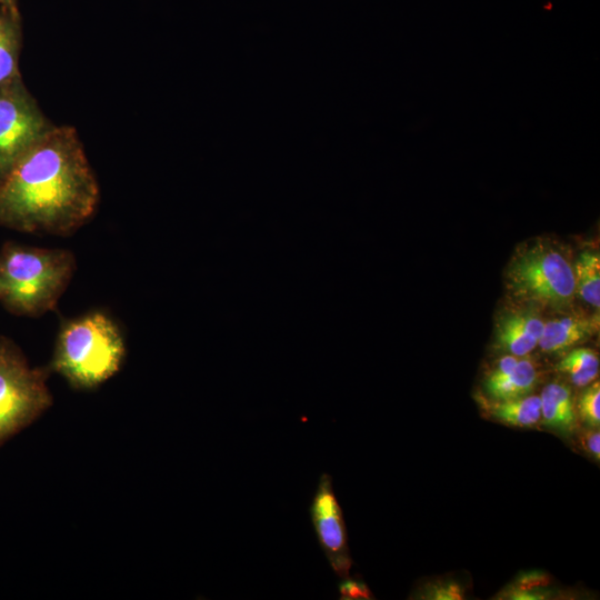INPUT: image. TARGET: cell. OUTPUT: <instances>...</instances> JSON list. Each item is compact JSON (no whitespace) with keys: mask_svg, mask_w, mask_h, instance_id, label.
<instances>
[{"mask_svg":"<svg viewBox=\"0 0 600 600\" xmlns=\"http://www.w3.org/2000/svg\"><path fill=\"white\" fill-rule=\"evenodd\" d=\"M539 380L534 362L529 358L519 359L507 374L484 380V390L493 401L516 399L531 394Z\"/></svg>","mask_w":600,"mask_h":600,"instance_id":"cell-12","label":"cell"},{"mask_svg":"<svg viewBox=\"0 0 600 600\" xmlns=\"http://www.w3.org/2000/svg\"><path fill=\"white\" fill-rule=\"evenodd\" d=\"M576 387H587L599 374V356L590 348L570 350L556 366Z\"/></svg>","mask_w":600,"mask_h":600,"instance_id":"cell-15","label":"cell"},{"mask_svg":"<svg viewBox=\"0 0 600 600\" xmlns=\"http://www.w3.org/2000/svg\"><path fill=\"white\" fill-rule=\"evenodd\" d=\"M0 6L4 7L7 9H10L12 11H19L18 10V0H0Z\"/></svg>","mask_w":600,"mask_h":600,"instance_id":"cell-21","label":"cell"},{"mask_svg":"<svg viewBox=\"0 0 600 600\" xmlns=\"http://www.w3.org/2000/svg\"><path fill=\"white\" fill-rule=\"evenodd\" d=\"M309 512L318 543L330 567L338 577H348L352 560L347 528L329 473L320 476Z\"/></svg>","mask_w":600,"mask_h":600,"instance_id":"cell-7","label":"cell"},{"mask_svg":"<svg viewBox=\"0 0 600 600\" xmlns=\"http://www.w3.org/2000/svg\"><path fill=\"white\" fill-rule=\"evenodd\" d=\"M540 423L561 434H571L577 427V411L570 387L562 382L547 384L541 394Z\"/></svg>","mask_w":600,"mask_h":600,"instance_id":"cell-10","label":"cell"},{"mask_svg":"<svg viewBox=\"0 0 600 600\" xmlns=\"http://www.w3.org/2000/svg\"><path fill=\"white\" fill-rule=\"evenodd\" d=\"M577 417L589 428L600 427V383L594 380L582 391L576 406Z\"/></svg>","mask_w":600,"mask_h":600,"instance_id":"cell-16","label":"cell"},{"mask_svg":"<svg viewBox=\"0 0 600 600\" xmlns=\"http://www.w3.org/2000/svg\"><path fill=\"white\" fill-rule=\"evenodd\" d=\"M76 270L69 249L8 241L0 248V304L13 316L39 318L57 308Z\"/></svg>","mask_w":600,"mask_h":600,"instance_id":"cell-2","label":"cell"},{"mask_svg":"<svg viewBox=\"0 0 600 600\" xmlns=\"http://www.w3.org/2000/svg\"><path fill=\"white\" fill-rule=\"evenodd\" d=\"M340 599H373L372 592L368 586L360 579L343 578L339 583Z\"/></svg>","mask_w":600,"mask_h":600,"instance_id":"cell-19","label":"cell"},{"mask_svg":"<svg viewBox=\"0 0 600 600\" xmlns=\"http://www.w3.org/2000/svg\"><path fill=\"white\" fill-rule=\"evenodd\" d=\"M421 598L436 600H460L464 598L463 588L456 581L436 582L428 588Z\"/></svg>","mask_w":600,"mask_h":600,"instance_id":"cell-18","label":"cell"},{"mask_svg":"<svg viewBox=\"0 0 600 600\" xmlns=\"http://www.w3.org/2000/svg\"><path fill=\"white\" fill-rule=\"evenodd\" d=\"M579 442L586 453L597 462L600 460V432L599 428L586 427L579 434Z\"/></svg>","mask_w":600,"mask_h":600,"instance_id":"cell-20","label":"cell"},{"mask_svg":"<svg viewBox=\"0 0 600 600\" xmlns=\"http://www.w3.org/2000/svg\"><path fill=\"white\" fill-rule=\"evenodd\" d=\"M548 578L541 572L524 573L508 589L506 597L509 599H544L548 594Z\"/></svg>","mask_w":600,"mask_h":600,"instance_id":"cell-17","label":"cell"},{"mask_svg":"<svg viewBox=\"0 0 600 600\" xmlns=\"http://www.w3.org/2000/svg\"><path fill=\"white\" fill-rule=\"evenodd\" d=\"M504 277L508 291L521 301L563 309L574 299L573 264L549 239L536 238L519 246Z\"/></svg>","mask_w":600,"mask_h":600,"instance_id":"cell-4","label":"cell"},{"mask_svg":"<svg viewBox=\"0 0 600 600\" xmlns=\"http://www.w3.org/2000/svg\"><path fill=\"white\" fill-rule=\"evenodd\" d=\"M576 292L588 304L599 311L600 307V256L586 250L573 264Z\"/></svg>","mask_w":600,"mask_h":600,"instance_id":"cell-14","label":"cell"},{"mask_svg":"<svg viewBox=\"0 0 600 600\" xmlns=\"http://www.w3.org/2000/svg\"><path fill=\"white\" fill-rule=\"evenodd\" d=\"M488 414L497 421L510 427L533 428L541 420L540 396L493 401L486 406Z\"/></svg>","mask_w":600,"mask_h":600,"instance_id":"cell-13","label":"cell"},{"mask_svg":"<svg viewBox=\"0 0 600 600\" xmlns=\"http://www.w3.org/2000/svg\"><path fill=\"white\" fill-rule=\"evenodd\" d=\"M99 201L76 129L52 127L0 181V228L68 237L93 218Z\"/></svg>","mask_w":600,"mask_h":600,"instance_id":"cell-1","label":"cell"},{"mask_svg":"<svg viewBox=\"0 0 600 600\" xmlns=\"http://www.w3.org/2000/svg\"><path fill=\"white\" fill-rule=\"evenodd\" d=\"M126 340L118 321L106 310L93 309L64 319L57 333L51 371L76 390H92L122 367Z\"/></svg>","mask_w":600,"mask_h":600,"instance_id":"cell-3","label":"cell"},{"mask_svg":"<svg viewBox=\"0 0 600 600\" xmlns=\"http://www.w3.org/2000/svg\"><path fill=\"white\" fill-rule=\"evenodd\" d=\"M21 48V18L19 11L0 6V86L21 79L19 53Z\"/></svg>","mask_w":600,"mask_h":600,"instance_id":"cell-11","label":"cell"},{"mask_svg":"<svg viewBox=\"0 0 600 600\" xmlns=\"http://www.w3.org/2000/svg\"><path fill=\"white\" fill-rule=\"evenodd\" d=\"M544 322L533 310H516L502 314L496 324L494 347L516 357H526L536 347Z\"/></svg>","mask_w":600,"mask_h":600,"instance_id":"cell-8","label":"cell"},{"mask_svg":"<svg viewBox=\"0 0 600 600\" xmlns=\"http://www.w3.org/2000/svg\"><path fill=\"white\" fill-rule=\"evenodd\" d=\"M52 127L22 79L0 86V181Z\"/></svg>","mask_w":600,"mask_h":600,"instance_id":"cell-6","label":"cell"},{"mask_svg":"<svg viewBox=\"0 0 600 600\" xmlns=\"http://www.w3.org/2000/svg\"><path fill=\"white\" fill-rule=\"evenodd\" d=\"M49 367H32L21 348L0 336V447L52 404Z\"/></svg>","mask_w":600,"mask_h":600,"instance_id":"cell-5","label":"cell"},{"mask_svg":"<svg viewBox=\"0 0 600 600\" xmlns=\"http://www.w3.org/2000/svg\"><path fill=\"white\" fill-rule=\"evenodd\" d=\"M599 319L570 314L544 323L538 347L549 353L563 352L586 341L598 327Z\"/></svg>","mask_w":600,"mask_h":600,"instance_id":"cell-9","label":"cell"}]
</instances>
